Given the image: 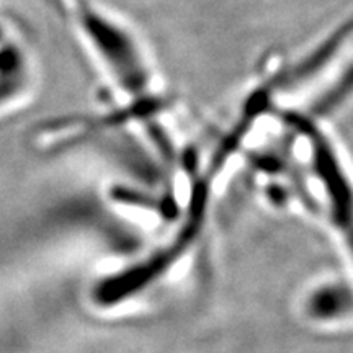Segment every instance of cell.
Segmentation results:
<instances>
[{"instance_id":"cell-1","label":"cell","mask_w":353,"mask_h":353,"mask_svg":"<svg viewBox=\"0 0 353 353\" xmlns=\"http://www.w3.org/2000/svg\"><path fill=\"white\" fill-rule=\"evenodd\" d=\"M82 50L120 99L132 120L159 103L157 74L144 43L130 25L97 0H50Z\"/></svg>"},{"instance_id":"cell-2","label":"cell","mask_w":353,"mask_h":353,"mask_svg":"<svg viewBox=\"0 0 353 353\" xmlns=\"http://www.w3.org/2000/svg\"><path fill=\"white\" fill-rule=\"evenodd\" d=\"M37 85V57L28 39L15 21L0 15V117L26 103Z\"/></svg>"},{"instance_id":"cell-3","label":"cell","mask_w":353,"mask_h":353,"mask_svg":"<svg viewBox=\"0 0 353 353\" xmlns=\"http://www.w3.org/2000/svg\"><path fill=\"white\" fill-rule=\"evenodd\" d=\"M343 301H347L345 298L342 296V293H335V291H329V293L324 294V298H317L316 301V311L321 312V314H332L334 312V307L342 309V304Z\"/></svg>"}]
</instances>
